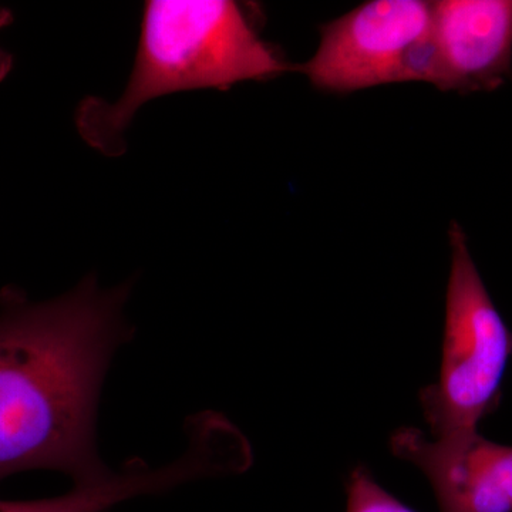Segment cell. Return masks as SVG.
<instances>
[{"instance_id":"cell-1","label":"cell","mask_w":512,"mask_h":512,"mask_svg":"<svg viewBox=\"0 0 512 512\" xmlns=\"http://www.w3.org/2000/svg\"><path fill=\"white\" fill-rule=\"evenodd\" d=\"M130 285L101 291L84 279L53 301L8 293L0 306V481L29 470L106 474L97 406L111 357L128 339Z\"/></svg>"},{"instance_id":"cell-2","label":"cell","mask_w":512,"mask_h":512,"mask_svg":"<svg viewBox=\"0 0 512 512\" xmlns=\"http://www.w3.org/2000/svg\"><path fill=\"white\" fill-rule=\"evenodd\" d=\"M298 70L259 36L231 0H150L144 5L136 60L124 93L113 104L90 97L77 128L100 153L124 151V131L151 100L191 90H228Z\"/></svg>"},{"instance_id":"cell-3","label":"cell","mask_w":512,"mask_h":512,"mask_svg":"<svg viewBox=\"0 0 512 512\" xmlns=\"http://www.w3.org/2000/svg\"><path fill=\"white\" fill-rule=\"evenodd\" d=\"M451 248L440 375L420 392L433 439L477 433L500 403L512 356V332L495 308L458 222L448 229Z\"/></svg>"},{"instance_id":"cell-4","label":"cell","mask_w":512,"mask_h":512,"mask_svg":"<svg viewBox=\"0 0 512 512\" xmlns=\"http://www.w3.org/2000/svg\"><path fill=\"white\" fill-rule=\"evenodd\" d=\"M431 2L370 0L320 29L315 55L298 66L316 89L352 93L399 83L404 59L429 35Z\"/></svg>"},{"instance_id":"cell-5","label":"cell","mask_w":512,"mask_h":512,"mask_svg":"<svg viewBox=\"0 0 512 512\" xmlns=\"http://www.w3.org/2000/svg\"><path fill=\"white\" fill-rule=\"evenodd\" d=\"M394 456L419 467L440 512H512V447L480 433L429 439L416 427L393 434Z\"/></svg>"},{"instance_id":"cell-6","label":"cell","mask_w":512,"mask_h":512,"mask_svg":"<svg viewBox=\"0 0 512 512\" xmlns=\"http://www.w3.org/2000/svg\"><path fill=\"white\" fill-rule=\"evenodd\" d=\"M430 39L443 92H493L512 76V0L431 2Z\"/></svg>"},{"instance_id":"cell-7","label":"cell","mask_w":512,"mask_h":512,"mask_svg":"<svg viewBox=\"0 0 512 512\" xmlns=\"http://www.w3.org/2000/svg\"><path fill=\"white\" fill-rule=\"evenodd\" d=\"M180 484V471L170 464L151 470L144 463L127 464L121 473L107 471L76 483L70 493L35 501L0 500V512H103L137 495L161 493Z\"/></svg>"},{"instance_id":"cell-8","label":"cell","mask_w":512,"mask_h":512,"mask_svg":"<svg viewBox=\"0 0 512 512\" xmlns=\"http://www.w3.org/2000/svg\"><path fill=\"white\" fill-rule=\"evenodd\" d=\"M346 490V512H416L384 490L365 466H357L350 473Z\"/></svg>"},{"instance_id":"cell-9","label":"cell","mask_w":512,"mask_h":512,"mask_svg":"<svg viewBox=\"0 0 512 512\" xmlns=\"http://www.w3.org/2000/svg\"><path fill=\"white\" fill-rule=\"evenodd\" d=\"M10 20H12V15H10L9 10L0 8V29L8 26ZM10 67H12V57H10L9 53L6 52L5 49L0 47V80H3L8 76Z\"/></svg>"}]
</instances>
